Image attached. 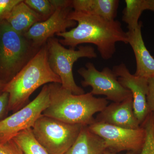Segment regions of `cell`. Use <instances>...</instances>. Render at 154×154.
Returning <instances> with one entry per match:
<instances>
[{
    "label": "cell",
    "mask_w": 154,
    "mask_h": 154,
    "mask_svg": "<svg viewBox=\"0 0 154 154\" xmlns=\"http://www.w3.org/2000/svg\"><path fill=\"white\" fill-rule=\"evenodd\" d=\"M5 21L15 31L24 35L34 24L44 19L22 0L14 7Z\"/></svg>",
    "instance_id": "obj_15"
},
{
    "label": "cell",
    "mask_w": 154,
    "mask_h": 154,
    "mask_svg": "<svg viewBox=\"0 0 154 154\" xmlns=\"http://www.w3.org/2000/svg\"><path fill=\"white\" fill-rule=\"evenodd\" d=\"M8 103L9 94L4 92L0 95V121L8 116Z\"/></svg>",
    "instance_id": "obj_23"
},
{
    "label": "cell",
    "mask_w": 154,
    "mask_h": 154,
    "mask_svg": "<svg viewBox=\"0 0 154 154\" xmlns=\"http://www.w3.org/2000/svg\"><path fill=\"white\" fill-rule=\"evenodd\" d=\"M5 85L2 83V82H0V95L4 93V89H5Z\"/></svg>",
    "instance_id": "obj_27"
},
{
    "label": "cell",
    "mask_w": 154,
    "mask_h": 154,
    "mask_svg": "<svg viewBox=\"0 0 154 154\" xmlns=\"http://www.w3.org/2000/svg\"><path fill=\"white\" fill-rule=\"evenodd\" d=\"M85 66L79 69L78 72L83 78L82 86L91 87L90 93L94 96H105L107 100L113 102H121L132 96L131 92L119 82L113 70L105 67L99 71L91 62L88 63Z\"/></svg>",
    "instance_id": "obj_8"
},
{
    "label": "cell",
    "mask_w": 154,
    "mask_h": 154,
    "mask_svg": "<svg viewBox=\"0 0 154 154\" xmlns=\"http://www.w3.org/2000/svg\"><path fill=\"white\" fill-rule=\"evenodd\" d=\"M103 154H119L113 152H111L107 150H106V151L105 152H104V153ZM125 154H138L137 153H136L134 152H128L127 153H126Z\"/></svg>",
    "instance_id": "obj_26"
},
{
    "label": "cell",
    "mask_w": 154,
    "mask_h": 154,
    "mask_svg": "<svg viewBox=\"0 0 154 154\" xmlns=\"http://www.w3.org/2000/svg\"><path fill=\"white\" fill-rule=\"evenodd\" d=\"M142 23L132 30L127 32L128 43L132 48L136 62L134 75L148 79L154 77V58L146 47L142 34Z\"/></svg>",
    "instance_id": "obj_13"
},
{
    "label": "cell",
    "mask_w": 154,
    "mask_h": 154,
    "mask_svg": "<svg viewBox=\"0 0 154 154\" xmlns=\"http://www.w3.org/2000/svg\"><path fill=\"white\" fill-rule=\"evenodd\" d=\"M46 44L50 66L60 78L61 86L75 95L85 94L84 89L75 82L73 66L80 58L97 57L94 48L90 45H80L77 50L71 48L68 49L54 37L48 39Z\"/></svg>",
    "instance_id": "obj_5"
},
{
    "label": "cell",
    "mask_w": 154,
    "mask_h": 154,
    "mask_svg": "<svg viewBox=\"0 0 154 154\" xmlns=\"http://www.w3.org/2000/svg\"><path fill=\"white\" fill-rule=\"evenodd\" d=\"M61 83L60 77L50 66L46 44L15 77L5 85L4 92L9 94L8 111L13 113L29 103L36 89L50 83Z\"/></svg>",
    "instance_id": "obj_3"
},
{
    "label": "cell",
    "mask_w": 154,
    "mask_h": 154,
    "mask_svg": "<svg viewBox=\"0 0 154 154\" xmlns=\"http://www.w3.org/2000/svg\"><path fill=\"white\" fill-rule=\"evenodd\" d=\"M153 136H154V130H153Z\"/></svg>",
    "instance_id": "obj_28"
},
{
    "label": "cell",
    "mask_w": 154,
    "mask_h": 154,
    "mask_svg": "<svg viewBox=\"0 0 154 154\" xmlns=\"http://www.w3.org/2000/svg\"><path fill=\"white\" fill-rule=\"evenodd\" d=\"M125 7L123 11L122 20L127 24L128 30L136 29L140 22L139 19L146 11L145 0H125Z\"/></svg>",
    "instance_id": "obj_18"
},
{
    "label": "cell",
    "mask_w": 154,
    "mask_h": 154,
    "mask_svg": "<svg viewBox=\"0 0 154 154\" xmlns=\"http://www.w3.org/2000/svg\"><path fill=\"white\" fill-rule=\"evenodd\" d=\"M118 0H72L73 11L95 15L109 21L117 16Z\"/></svg>",
    "instance_id": "obj_14"
},
{
    "label": "cell",
    "mask_w": 154,
    "mask_h": 154,
    "mask_svg": "<svg viewBox=\"0 0 154 154\" xmlns=\"http://www.w3.org/2000/svg\"><path fill=\"white\" fill-rule=\"evenodd\" d=\"M89 129L105 142L106 149L113 152L127 151L139 154L145 142L146 132L143 127L127 129L111 125L95 122Z\"/></svg>",
    "instance_id": "obj_9"
},
{
    "label": "cell",
    "mask_w": 154,
    "mask_h": 154,
    "mask_svg": "<svg viewBox=\"0 0 154 154\" xmlns=\"http://www.w3.org/2000/svg\"><path fill=\"white\" fill-rule=\"evenodd\" d=\"M146 10L154 12V0H145Z\"/></svg>",
    "instance_id": "obj_25"
},
{
    "label": "cell",
    "mask_w": 154,
    "mask_h": 154,
    "mask_svg": "<svg viewBox=\"0 0 154 154\" xmlns=\"http://www.w3.org/2000/svg\"><path fill=\"white\" fill-rule=\"evenodd\" d=\"M103 139L84 126L76 140L65 154H103L106 150Z\"/></svg>",
    "instance_id": "obj_16"
},
{
    "label": "cell",
    "mask_w": 154,
    "mask_h": 154,
    "mask_svg": "<svg viewBox=\"0 0 154 154\" xmlns=\"http://www.w3.org/2000/svg\"><path fill=\"white\" fill-rule=\"evenodd\" d=\"M48 85L49 104L42 115L69 124L89 126L95 122L94 114L108 104L106 98H96L90 92L75 95L59 83Z\"/></svg>",
    "instance_id": "obj_2"
},
{
    "label": "cell",
    "mask_w": 154,
    "mask_h": 154,
    "mask_svg": "<svg viewBox=\"0 0 154 154\" xmlns=\"http://www.w3.org/2000/svg\"><path fill=\"white\" fill-rule=\"evenodd\" d=\"M42 47L17 33L5 20L0 22V82H9Z\"/></svg>",
    "instance_id": "obj_4"
},
{
    "label": "cell",
    "mask_w": 154,
    "mask_h": 154,
    "mask_svg": "<svg viewBox=\"0 0 154 154\" xmlns=\"http://www.w3.org/2000/svg\"><path fill=\"white\" fill-rule=\"evenodd\" d=\"M141 126L146 132L145 142L139 154H154V113L150 112Z\"/></svg>",
    "instance_id": "obj_19"
},
{
    "label": "cell",
    "mask_w": 154,
    "mask_h": 154,
    "mask_svg": "<svg viewBox=\"0 0 154 154\" xmlns=\"http://www.w3.org/2000/svg\"><path fill=\"white\" fill-rule=\"evenodd\" d=\"M56 9L49 18L38 22L31 27L24 35L38 46H42L48 39L54 34L66 32L69 28L77 26V22L69 19L70 12L72 11L71 0H51Z\"/></svg>",
    "instance_id": "obj_10"
},
{
    "label": "cell",
    "mask_w": 154,
    "mask_h": 154,
    "mask_svg": "<svg viewBox=\"0 0 154 154\" xmlns=\"http://www.w3.org/2000/svg\"><path fill=\"white\" fill-rule=\"evenodd\" d=\"M24 2L32 10L40 15L45 20L49 18L55 11L50 0H25Z\"/></svg>",
    "instance_id": "obj_20"
},
{
    "label": "cell",
    "mask_w": 154,
    "mask_h": 154,
    "mask_svg": "<svg viewBox=\"0 0 154 154\" xmlns=\"http://www.w3.org/2000/svg\"><path fill=\"white\" fill-rule=\"evenodd\" d=\"M0 154H23L22 150L14 140L0 144Z\"/></svg>",
    "instance_id": "obj_22"
},
{
    "label": "cell",
    "mask_w": 154,
    "mask_h": 154,
    "mask_svg": "<svg viewBox=\"0 0 154 154\" xmlns=\"http://www.w3.org/2000/svg\"><path fill=\"white\" fill-rule=\"evenodd\" d=\"M13 140L23 154H49L34 137L31 128L19 133Z\"/></svg>",
    "instance_id": "obj_17"
},
{
    "label": "cell",
    "mask_w": 154,
    "mask_h": 154,
    "mask_svg": "<svg viewBox=\"0 0 154 154\" xmlns=\"http://www.w3.org/2000/svg\"><path fill=\"white\" fill-rule=\"evenodd\" d=\"M95 122L127 129H136L141 127L134 111L132 96L122 102H113L107 105L96 116Z\"/></svg>",
    "instance_id": "obj_12"
},
{
    "label": "cell",
    "mask_w": 154,
    "mask_h": 154,
    "mask_svg": "<svg viewBox=\"0 0 154 154\" xmlns=\"http://www.w3.org/2000/svg\"><path fill=\"white\" fill-rule=\"evenodd\" d=\"M22 0H0V22L5 20L9 14Z\"/></svg>",
    "instance_id": "obj_21"
},
{
    "label": "cell",
    "mask_w": 154,
    "mask_h": 154,
    "mask_svg": "<svg viewBox=\"0 0 154 154\" xmlns=\"http://www.w3.org/2000/svg\"><path fill=\"white\" fill-rule=\"evenodd\" d=\"M49 104L48 84L32 102L22 109L0 121V144L6 143L19 133L32 128Z\"/></svg>",
    "instance_id": "obj_7"
},
{
    "label": "cell",
    "mask_w": 154,
    "mask_h": 154,
    "mask_svg": "<svg viewBox=\"0 0 154 154\" xmlns=\"http://www.w3.org/2000/svg\"><path fill=\"white\" fill-rule=\"evenodd\" d=\"M83 126L42 115L31 129L36 140L48 153L65 154L76 140Z\"/></svg>",
    "instance_id": "obj_6"
},
{
    "label": "cell",
    "mask_w": 154,
    "mask_h": 154,
    "mask_svg": "<svg viewBox=\"0 0 154 154\" xmlns=\"http://www.w3.org/2000/svg\"><path fill=\"white\" fill-rule=\"evenodd\" d=\"M68 18L78 25L69 31L56 34L62 37L59 40L63 46L75 48L80 44H93L97 46L102 58L108 60L116 52V43L128 44L127 33L117 20L109 21L73 10L70 12Z\"/></svg>",
    "instance_id": "obj_1"
},
{
    "label": "cell",
    "mask_w": 154,
    "mask_h": 154,
    "mask_svg": "<svg viewBox=\"0 0 154 154\" xmlns=\"http://www.w3.org/2000/svg\"><path fill=\"white\" fill-rule=\"evenodd\" d=\"M112 70L122 85L131 92L134 114L141 125L150 113L146 100L148 91V79L131 73L124 63L115 66Z\"/></svg>",
    "instance_id": "obj_11"
},
{
    "label": "cell",
    "mask_w": 154,
    "mask_h": 154,
    "mask_svg": "<svg viewBox=\"0 0 154 154\" xmlns=\"http://www.w3.org/2000/svg\"><path fill=\"white\" fill-rule=\"evenodd\" d=\"M148 91L146 96L147 103L150 112L154 113V77L148 79Z\"/></svg>",
    "instance_id": "obj_24"
}]
</instances>
